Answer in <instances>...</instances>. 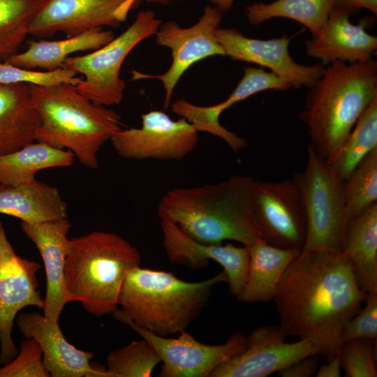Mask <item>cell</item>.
I'll return each instance as SVG.
<instances>
[{"mask_svg":"<svg viewBox=\"0 0 377 377\" xmlns=\"http://www.w3.org/2000/svg\"><path fill=\"white\" fill-rule=\"evenodd\" d=\"M367 294L343 252L302 250L283 273L273 300L285 334L309 341L327 361L339 355L342 330Z\"/></svg>","mask_w":377,"mask_h":377,"instance_id":"6da1fadb","label":"cell"},{"mask_svg":"<svg viewBox=\"0 0 377 377\" xmlns=\"http://www.w3.org/2000/svg\"><path fill=\"white\" fill-rule=\"evenodd\" d=\"M0 369V377H49L42 360V351L33 339L26 338L20 346V353Z\"/></svg>","mask_w":377,"mask_h":377,"instance_id":"e575fe53","label":"cell"},{"mask_svg":"<svg viewBox=\"0 0 377 377\" xmlns=\"http://www.w3.org/2000/svg\"><path fill=\"white\" fill-rule=\"evenodd\" d=\"M140 128H120L110 138L124 158L179 161L196 147L198 132L185 119L173 120L160 110L141 115Z\"/></svg>","mask_w":377,"mask_h":377,"instance_id":"7c38bea8","label":"cell"},{"mask_svg":"<svg viewBox=\"0 0 377 377\" xmlns=\"http://www.w3.org/2000/svg\"><path fill=\"white\" fill-rule=\"evenodd\" d=\"M326 364H320L316 374V377H339L341 376V362L339 355L327 361Z\"/></svg>","mask_w":377,"mask_h":377,"instance_id":"f35d334b","label":"cell"},{"mask_svg":"<svg viewBox=\"0 0 377 377\" xmlns=\"http://www.w3.org/2000/svg\"><path fill=\"white\" fill-rule=\"evenodd\" d=\"M140 264L138 249L117 234L94 231L71 239L64 271L68 302H79L95 316L112 314L126 274Z\"/></svg>","mask_w":377,"mask_h":377,"instance_id":"8992f818","label":"cell"},{"mask_svg":"<svg viewBox=\"0 0 377 377\" xmlns=\"http://www.w3.org/2000/svg\"><path fill=\"white\" fill-rule=\"evenodd\" d=\"M320 355L302 358L278 372L281 377H311L315 376L320 365Z\"/></svg>","mask_w":377,"mask_h":377,"instance_id":"8d00e7d4","label":"cell"},{"mask_svg":"<svg viewBox=\"0 0 377 377\" xmlns=\"http://www.w3.org/2000/svg\"><path fill=\"white\" fill-rule=\"evenodd\" d=\"M221 282H227L223 270L207 280L188 282L172 272L138 266L126 274L115 312L157 335L179 334L198 316Z\"/></svg>","mask_w":377,"mask_h":377,"instance_id":"277c9868","label":"cell"},{"mask_svg":"<svg viewBox=\"0 0 377 377\" xmlns=\"http://www.w3.org/2000/svg\"><path fill=\"white\" fill-rule=\"evenodd\" d=\"M252 179L233 175L215 184L173 188L161 197L157 215L199 242L233 240L249 247L265 240L252 205Z\"/></svg>","mask_w":377,"mask_h":377,"instance_id":"7a4b0ae2","label":"cell"},{"mask_svg":"<svg viewBox=\"0 0 377 377\" xmlns=\"http://www.w3.org/2000/svg\"><path fill=\"white\" fill-rule=\"evenodd\" d=\"M290 88V83L274 73L249 66L244 68L243 77L223 101L210 106H200L179 98L171 103L170 108L173 113L185 119L198 132H207L221 138L237 152L244 149L247 142L220 124L219 117L222 112L257 93L269 89L286 91Z\"/></svg>","mask_w":377,"mask_h":377,"instance_id":"ac0fdd59","label":"cell"},{"mask_svg":"<svg viewBox=\"0 0 377 377\" xmlns=\"http://www.w3.org/2000/svg\"><path fill=\"white\" fill-rule=\"evenodd\" d=\"M38 263L16 254L0 221V363L6 364L17 354L11 332L18 312L26 306L43 309L38 290Z\"/></svg>","mask_w":377,"mask_h":377,"instance_id":"4fadbf2b","label":"cell"},{"mask_svg":"<svg viewBox=\"0 0 377 377\" xmlns=\"http://www.w3.org/2000/svg\"><path fill=\"white\" fill-rule=\"evenodd\" d=\"M142 0H42L31 20L29 34L49 37L57 32L73 36L124 22Z\"/></svg>","mask_w":377,"mask_h":377,"instance_id":"5bb4252c","label":"cell"},{"mask_svg":"<svg viewBox=\"0 0 377 377\" xmlns=\"http://www.w3.org/2000/svg\"><path fill=\"white\" fill-rule=\"evenodd\" d=\"M29 87L40 119L35 140L68 149L86 167L97 169L101 146L121 128L119 114L94 103L75 85Z\"/></svg>","mask_w":377,"mask_h":377,"instance_id":"5b68a950","label":"cell"},{"mask_svg":"<svg viewBox=\"0 0 377 377\" xmlns=\"http://www.w3.org/2000/svg\"><path fill=\"white\" fill-rule=\"evenodd\" d=\"M106 362L110 377H150L161 358L143 339L110 352Z\"/></svg>","mask_w":377,"mask_h":377,"instance_id":"1f68e13d","label":"cell"},{"mask_svg":"<svg viewBox=\"0 0 377 377\" xmlns=\"http://www.w3.org/2000/svg\"><path fill=\"white\" fill-rule=\"evenodd\" d=\"M223 12L207 5L198 22L182 27L172 20L161 22L155 36L156 43L170 50L172 62L161 75H148L133 71V80L154 78L161 81L165 89L163 107L170 106L174 89L184 73L196 62L212 56H225L215 37V31L222 21Z\"/></svg>","mask_w":377,"mask_h":377,"instance_id":"9c48e42d","label":"cell"},{"mask_svg":"<svg viewBox=\"0 0 377 377\" xmlns=\"http://www.w3.org/2000/svg\"><path fill=\"white\" fill-rule=\"evenodd\" d=\"M24 233L33 242L43 260L46 275V293L43 315L59 320L68 302L64 280L66 256L71 239V223L67 218L37 223L21 221Z\"/></svg>","mask_w":377,"mask_h":377,"instance_id":"ffe728a7","label":"cell"},{"mask_svg":"<svg viewBox=\"0 0 377 377\" xmlns=\"http://www.w3.org/2000/svg\"><path fill=\"white\" fill-rule=\"evenodd\" d=\"M248 249L247 276L236 298L244 303L269 302L273 300L286 269L300 251L280 248L265 240Z\"/></svg>","mask_w":377,"mask_h":377,"instance_id":"603a6c76","label":"cell"},{"mask_svg":"<svg viewBox=\"0 0 377 377\" xmlns=\"http://www.w3.org/2000/svg\"><path fill=\"white\" fill-rule=\"evenodd\" d=\"M309 89L300 117L308 128L309 146L332 164L362 113L377 98V61L332 62Z\"/></svg>","mask_w":377,"mask_h":377,"instance_id":"3957f363","label":"cell"},{"mask_svg":"<svg viewBox=\"0 0 377 377\" xmlns=\"http://www.w3.org/2000/svg\"><path fill=\"white\" fill-rule=\"evenodd\" d=\"M82 77L75 71L61 67L52 71L31 69L0 61V84H26L50 87L60 84L77 86Z\"/></svg>","mask_w":377,"mask_h":377,"instance_id":"d6a6232c","label":"cell"},{"mask_svg":"<svg viewBox=\"0 0 377 377\" xmlns=\"http://www.w3.org/2000/svg\"><path fill=\"white\" fill-rule=\"evenodd\" d=\"M293 178L301 192L306 218L302 250L343 252L348 217L342 182L331 165L308 146L305 168Z\"/></svg>","mask_w":377,"mask_h":377,"instance_id":"52a82bcc","label":"cell"},{"mask_svg":"<svg viewBox=\"0 0 377 377\" xmlns=\"http://www.w3.org/2000/svg\"><path fill=\"white\" fill-rule=\"evenodd\" d=\"M332 6L333 0H275L251 3L245 7V15L254 26L273 17L290 19L306 27L315 38L324 31Z\"/></svg>","mask_w":377,"mask_h":377,"instance_id":"83f0119b","label":"cell"},{"mask_svg":"<svg viewBox=\"0 0 377 377\" xmlns=\"http://www.w3.org/2000/svg\"><path fill=\"white\" fill-rule=\"evenodd\" d=\"M0 214L37 223L67 218V204L57 188L35 179L17 186L1 184Z\"/></svg>","mask_w":377,"mask_h":377,"instance_id":"7402d4cb","label":"cell"},{"mask_svg":"<svg viewBox=\"0 0 377 377\" xmlns=\"http://www.w3.org/2000/svg\"><path fill=\"white\" fill-rule=\"evenodd\" d=\"M75 155L68 149L38 142L0 155V184L17 186L34 180L41 170L67 167Z\"/></svg>","mask_w":377,"mask_h":377,"instance_id":"4316f807","label":"cell"},{"mask_svg":"<svg viewBox=\"0 0 377 377\" xmlns=\"http://www.w3.org/2000/svg\"><path fill=\"white\" fill-rule=\"evenodd\" d=\"M343 252L350 259L362 289L367 293L377 292V202L348 221Z\"/></svg>","mask_w":377,"mask_h":377,"instance_id":"484cf974","label":"cell"},{"mask_svg":"<svg viewBox=\"0 0 377 377\" xmlns=\"http://www.w3.org/2000/svg\"><path fill=\"white\" fill-rule=\"evenodd\" d=\"M278 325H264L253 329L244 348L218 366L210 377H267L305 357L319 353L305 339L286 342Z\"/></svg>","mask_w":377,"mask_h":377,"instance_id":"9a60e30c","label":"cell"},{"mask_svg":"<svg viewBox=\"0 0 377 377\" xmlns=\"http://www.w3.org/2000/svg\"><path fill=\"white\" fill-rule=\"evenodd\" d=\"M250 192L265 241L280 248L302 251L306 218L302 194L294 179L280 182L253 179Z\"/></svg>","mask_w":377,"mask_h":377,"instance_id":"8fae6325","label":"cell"},{"mask_svg":"<svg viewBox=\"0 0 377 377\" xmlns=\"http://www.w3.org/2000/svg\"><path fill=\"white\" fill-rule=\"evenodd\" d=\"M364 303V307L343 327L341 334V344L356 339L376 341L377 292L368 293Z\"/></svg>","mask_w":377,"mask_h":377,"instance_id":"d590c367","label":"cell"},{"mask_svg":"<svg viewBox=\"0 0 377 377\" xmlns=\"http://www.w3.org/2000/svg\"><path fill=\"white\" fill-rule=\"evenodd\" d=\"M40 124L29 85L0 84V155L33 142Z\"/></svg>","mask_w":377,"mask_h":377,"instance_id":"cb8c5ba5","label":"cell"},{"mask_svg":"<svg viewBox=\"0 0 377 377\" xmlns=\"http://www.w3.org/2000/svg\"><path fill=\"white\" fill-rule=\"evenodd\" d=\"M161 22L152 10H141L124 32L103 46L86 54L68 57L64 66L82 77L77 89L96 104L119 105L126 87L120 77L124 60L137 45L156 34Z\"/></svg>","mask_w":377,"mask_h":377,"instance_id":"ba28073f","label":"cell"},{"mask_svg":"<svg viewBox=\"0 0 377 377\" xmlns=\"http://www.w3.org/2000/svg\"><path fill=\"white\" fill-rule=\"evenodd\" d=\"M209 2L217 8H219L223 13L228 11L231 9L235 0H208Z\"/></svg>","mask_w":377,"mask_h":377,"instance_id":"ab89813d","label":"cell"},{"mask_svg":"<svg viewBox=\"0 0 377 377\" xmlns=\"http://www.w3.org/2000/svg\"><path fill=\"white\" fill-rule=\"evenodd\" d=\"M333 6L349 9L354 13L366 9L377 15V0H333Z\"/></svg>","mask_w":377,"mask_h":377,"instance_id":"74e56055","label":"cell"},{"mask_svg":"<svg viewBox=\"0 0 377 377\" xmlns=\"http://www.w3.org/2000/svg\"><path fill=\"white\" fill-rule=\"evenodd\" d=\"M377 149V98L362 113L330 164L337 178L343 182L358 163Z\"/></svg>","mask_w":377,"mask_h":377,"instance_id":"f1b7e54d","label":"cell"},{"mask_svg":"<svg viewBox=\"0 0 377 377\" xmlns=\"http://www.w3.org/2000/svg\"><path fill=\"white\" fill-rule=\"evenodd\" d=\"M163 246L170 262L193 269L205 268L209 260L223 268L230 293L237 297L247 276L249 253L247 246L207 244L199 242L185 234L175 223L161 220Z\"/></svg>","mask_w":377,"mask_h":377,"instance_id":"e0dca14e","label":"cell"},{"mask_svg":"<svg viewBox=\"0 0 377 377\" xmlns=\"http://www.w3.org/2000/svg\"><path fill=\"white\" fill-rule=\"evenodd\" d=\"M114 38L112 31L96 28L61 40H31L25 50L10 54L5 62L21 68L52 71L64 67L71 54L97 50Z\"/></svg>","mask_w":377,"mask_h":377,"instance_id":"d4e9b609","label":"cell"},{"mask_svg":"<svg viewBox=\"0 0 377 377\" xmlns=\"http://www.w3.org/2000/svg\"><path fill=\"white\" fill-rule=\"evenodd\" d=\"M342 187L348 221L377 202V149L358 163Z\"/></svg>","mask_w":377,"mask_h":377,"instance_id":"f546056e","label":"cell"},{"mask_svg":"<svg viewBox=\"0 0 377 377\" xmlns=\"http://www.w3.org/2000/svg\"><path fill=\"white\" fill-rule=\"evenodd\" d=\"M145 1L149 3L167 5L172 2H174L176 1H182V0H145Z\"/></svg>","mask_w":377,"mask_h":377,"instance_id":"60d3db41","label":"cell"},{"mask_svg":"<svg viewBox=\"0 0 377 377\" xmlns=\"http://www.w3.org/2000/svg\"><path fill=\"white\" fill-rule=\"evenodd\" d=\"M115 319L128 325L146 339L161 358V377H210L221 364L230 360L246 343V337L242 332L232 334L223 344L209 345L195 339L186 330L177 338L161 337L142 328L117 312Z\"/></svg>","mask_w":377,"mask_h":377,"instance_id":"30bf717a","label":"cell"},{"mask_svg":"<svg viewBox=\"0 0 377 377\" xmlns=\"http://www.w3.org/2000/svg\"><path fill=\"white\" fill-rule=\"evenodd\" d=\"M354 13L333 6L324 31L305 40L306 54L320 60L324 66L336 61L347 63L366 61L373 58L377 49V37L367 32V22H350Z\"/></svg>","mask_w":377,"mask_h":377,"instance_id":"44dd1931","label":"cell"},{"mask_svg":"<svg viewBox=\"0 0 377 377\" xmlns=\"http://www.w3.org/2000/svg\"><path fill=\"white\" fill-rule=\"evenodd\" d=\"M215 37L225 56L267 67L294 89L309 88L325 69L321 64L306 66L296 62L290 55L288 46L291 38L286 35L261 40L246 37L234 28L219 27Z\"/></svg>","mask_w":377,"mask_h":377,"instance_id":"2e32d148","label":"cell"},{"mask_svg":"<svg viewBox=\"0 0 377 377\" xmlns=\"http://www.w3.org/2000/svg\"><path fill=\"white\" fill-rule=\"evenodd\" d=\"M42 0H0V58L10 55L27 34Z\"/></svg>","mask_w":377,"mask_h":377,"instance_id":"4dcf8cb0","label":"cell"},{"mask_svg":"<svg viewBox=\"0 0 377 377\" xmlns=\"http://www.w3.org/2000/svg\"><path fill=\"white\" fill-rule=\"evenodd\" d=\"M376 341L356 339L343 342L339 356L346 377H376Z\"/></svg>","mask_w":377,"mask_h":377,"instance_id":"836d02e7","label":"cell"},{"mask_svg":"<svg viewBox=\"0 0 377 377\" xmlns=\"http://www.w3.org/2000/svg\"><path fill=\"white\" fill-rule=\"evenodd\" d=\"M17 325L22 334L34 339L42 351L43 366L52 377H110L91 365L93 353L77 348L64 337L59 320L38 312L22 313Z\"/></svg>","mask_w":377,"mask_h":377,"instance_id":"d6986e66","label":"cell"}]
</instances>
